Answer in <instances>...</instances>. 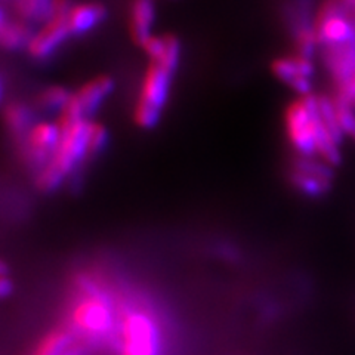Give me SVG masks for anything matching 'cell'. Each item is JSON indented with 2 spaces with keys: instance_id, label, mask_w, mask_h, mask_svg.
Here are the masks:
<instances>
[{
  "instance_id": "1",
  "label": "cell",
  "mask_w": 355,
  "mask_h": 355,
  "mask_svg": "<svg viewBox=\"0 0 355 355\" xmlns=\"http://www.w3.org/2000/svg\"><path fill=\"white\" fill-rule=\"evenodd\" d=\"M119 315V292L101 275L80 272L73 280V296L67 308L65 324L86 349L113 345Z\"/></svg>"
},
{
  "instance_id": "2",
  "label": "cell",
  "mask_w": 355,
  "mask_h": 355,
  "mask_svg": "<svg viewBox=\"0 0 355 355\" xmlns=\"http://www.w3.org/2000/svg\"><path fill=\"white\" fill-rule=\"evenodd\" d=\"M113 347L117 355H166L163 320L146 299L119 295Z\"/></svg>"
},
{
  "instance_id": "3",
  "label": "cell",
  "mask_w": 355,
  "mask_h": 355,
  "mask_svg": "<svg viewBox=\"0 0 355 355\" xmlns=\"http://www.w3.org/2000/svg\"><path fill=\"white\" fill-rule=\"evenodd\" d=\"M164 40L166 49L163 57L150 61L133 110V120L142 129H151L159 123L163 108L168 104L173 74L180 65V40L173 35H164Z\"/></svg>"
},
{
  "instance_id": "4",
  "label": "cell",
  "mask_w": 355,
  "mask_h": 355,
  "mask_svg": "<svg viewBox=\"0 0 355 355\" xmlns=\"http://www.w3.org/2000/svg\"><path fill=\"white\" fill-rule=\"evenodd\" d=\"M91 130L92 121L85 119L61 132L57 151L37 175V187L42 191H52L58 188L65 178L87 157Z\"/></svg>"
},
{
  "instance_id": "5",
  "label": "cell",
  "mask_w": 355,
  "mask_h": 355,
  "mask_svg": "<svg viewBox=\"0 0 355 355\" xmlns=\"http://www.w3.org/2000/svg\"><path fill=\"white\" fill-rule=\"evenodd\" d=\"M317 95H306L295 99L286 107L284 128L286 135L299 157L313 159L317 154L314 105Z\"/></svg>"
},
{
  "instance_id": "6",
  "label": "cell",
  "mask_w": 355,
  "mask_h": 355,
  "mask_svg": "<svg viewBox=\"0 0 355 355\" xmlns=\"http://www.w3.org/2000/svg\"><path fill=\"white\" fill-rule=\"evenodd\" d=\"M22 151L28 164L37 168L39 172L53 157L61 141V130L57 123L40 121L30 129L27 135L22 138Z\"/></svg>"
},
{
  "instance_id": "7",
  "label": "cell",
  "mask_w": 355,
  "mask_h": 355,
  "mask_svg": "<svg viewBox=\"0 0 355 355\" xmlns=\"http://www.w3.org/2000/svg\"><path fill=\"white\" fill-rule=\"evenodd\" d=\"M292 182L299 191L309 197H320L331 187V168L327 163H320L314 159L299 157L292 171Z\"/></svg>"
},
{
  "instance_id": "8",
  "label": "cell",
  "mask_w": 355,
  "mask_h": 355,
  "mask_svg": "<svg viewBox=\"0 0 355 355\" xmlns=\"http://www.w3.org/2000/svg\"><path fill=\"white\" fill-rule=\"evenodd\" d=\"M67 17L69 15H51L46 22H43L27 46L33 58L46 60L71 36Z\"/></svg>"
},
{
  "instance_id": "9",
  "label": "cell",
  "mask_w": 355,
  "mask_h": 355,
  "mask_svg": "<svg viewBox=\"0 0 355 355\" xmlns=\"http://www.w3.org/2000/svg\"><path fill=\"white\" fill-rule=\"evenodd\" d=\"M271 71L277 79L291 86L301 96L311 95V76L314 74V65L311 58L302 55L277 58L271 64Z\"/></svg>"
},
{
  "instance_id": "10",
  "label": "cell",
  "mask_w": 355,
  "mask_h": 355,
  "mask_svg": "<svg viewBox=\"0 0 355 355\" xmlns=\"http://www.w3.org/2000/svg\"><path fill=\"white\" fill-rule=\"evenodd\" d=\"M86 352V347L77 340L71 330L61 324L39 340L33 355H85Z\"/></svg>"
},
{
  "instance_id": "11",
  "label": "cell",
  "mask_w": 355,
  "mask_h": 355,
  "mask_svg": "<svg viewBox=\"0 0 355 355\" xmlns=\"http://www.w3.org/2000/svg\"><path fill=\"white\" fill-rule=\"evenodd\" d=\"M114 91V80L110 76H98L95 79L86 82L74 92L79 101L85 117H91L96 113L104 99Z\"/></svg>"
},
{
  "instance_id": "12",
  "label": "cell",
  "mask_w": 355,
  "mask_h": 355,
  "mask_svg": "<svg viewBox=\"0 0 355 355\" xmlns=\"http://www.w3.org/2000/svg\"><path fill=\"white\" fill-rule=\"evenodd\" d=\"M107 18V9L99 2L77 3L67 17L71 36H80L98 27Z\"/></svg>"
},
{
  "instance_id": "13",
  "label": "cell",
  "mask_w": 355,
  "mask_h": 355,
  "mask_svg": "<svg viewBox=\"0 0 355 355\" xmlns=\"http://www.w3.org/2000/svg\"><path fill=\"white\" fill-rule=\"evenodd\" d=\"M155 18V6L153 0H132L129 31L130 37L139 46L151 37V27Z\"/></svg>"
},
{
  "instance_id": "14",
  "label": "cell",
  "mask_w": 355,
  "mask_h": 355,
  "mask_svg": "<svg viewBox=\"0 0 355 355\" xmlns=\"http://www.w3.org/2000/svg\"><path fill=\"white\" fill-rule=\"evenodd\" d=\"M0 43L6 51H19L27 48L30 40L35 36L33 24L22 19H8V14L2 9V24H0Z\"/></svg>"
},
{
  "instance_id": "15",
  "label": "cell",
  "mask_w": 355,
  "mask_h": 355,
  "mask_svg": "<svg viewBox=\"0 0 355 355\" xmlns=\"http://www.w3.org/2000/svg\"><path fill=\"white\" fill-rule=\"evenodd\" d=\"M33 111L30 107L22 103H10L3 111V121L6 129L17 137V139H22L33 125Z\"/></svg>"
},
{
  "instance_id": "16",
  "label": "cell",
  "mask_w": 355,
  "mask_h": 355,
  "mask_svg": "<svg viewBox=\"0 0 355 355\" xmlns=\"http://www.w3.org/2000/svg\"><path fill=\"white\" fill-rule=\"evenodd\" d=\"M52 0H12V10L15 18L27 21L30 24L35 22H46L51 15Z\"/></svg>"
},
{
  "instance_id": "17",
  "label": "cell",
  "mask_w": 355,
  "mask_h": 355,
  "mask_svg": "<svg viewBox=\"0 0 355 355\" xmlns=\"http://www.w3.org/2000/svg\"><path fill=\"white\" fill-rule=\"evenodd\" d=\"M71 94L64 86H49L36 96V105L48 111H61L69 103Z\"/></svg>"
},
{
  "instance_id": "18",
  "label": "cell",
  "mask_w": 355,
  "mask_h": 355,
  "mask_svg": "<svg viewBox=\"0 0 355 355\" xmlns=\"http://www.w3.org/2000/svg\"><path fill=\"white\" fill-rule=\"evenodd\" d=\"M333 101H335L336 116L343 135L351 138L355 142V110L352 104L343 101V99L335 95H333Z\"/></svg>"
},
{
  "instance_id": "19",
  "label": "cell",
  "mask_w": 355,
  "mask_h": 355,
  "mask_svg": "<svg viewBox=\"0 0 355 355\" xmlns=\"http://www.w3.org/2000/svg\"><path fill=\"white\" fill-rule=\"evenodd\" d=\"M107 138H108L107 129L103 125L92 121L91 138H89V155H94L101 151L105 147Z\"/></svg>"
},
{
  "instance_id": "20",
  "label": "cell",
  "mask_w": 355,
  "mask_h": 355,
  "mask_svg": "<svg viewBox=\"0 0 355 355\" xmlns=\"http://www.w3.org/2000/svg\"><path fill=\"white\" fill-rule=\"evenodd\" d=\"M142 49L148 55L150 61L160 60L166 49V40L164 36H151L147 39V42L142 44Z\"/></svg>"
},
{
  "instance_id": "21",
  "label": "cell",
  "mask_w": 355,
  "mask_h": 355,
  "mask_svg": "<svg viewBox=\"0 0 355 355\" xmlns=\"http://www.w3.org/2000/svg\"><path fill=\"white\" fill-rule=\"evenodd\" d=\"M0 293H2L3 297H8L10 293H12V284L8 280L6 271L2 270V282H0Z\"/></svg>"
},
{
  "instance_id": "22",
  "label": "cell",
  "mask_w": 355,
  "mask_h": 355,
  "mask_svg": "<svg viewBox=\"0 0 355 355\" xmlns=\"http://www.w3.org/2000/svg\"><path fill=\"white\" fill-rule=\"evenodd\" d=\"M342 3L345 5L348 9H351L352 12H355V0H342Z\"/></svg>"
},
{
  "instance_id": "23",
  "label": "cell",
  "mask_w": 355,
  "mask_h": 355,
  "mask_svg": "<svg viewBox=\"0 0 355 355\" xmlns=\"http://www.w3.org/2000/svg\"><path fill=\"white\" fill-rule=\"evenodd\" d=\"M354 17H355V12H354Z\"/></svg>"
}]
</instances>
